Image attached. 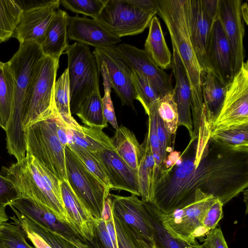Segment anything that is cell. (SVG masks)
Instances as JSON below:
<instances>
[{
    "mask_svg": "<svg viewBox=\"0 0 248 248\" xmlns=\"http://www.w3.org/2000/svg\"><path fill=\"white\" fill-rule=\"evenodd\" d=\"M69 16L59 8L56 12L40 45L44 56L59 59L68 47L67 27Z\"/></svg>",
    "mask_w": 248,
    "mask_h": 248,
    "instance_id": "obj_24",
    "label": "cell"
},
{
    "mask_svg": "<svg viewBox=\"0 0 248 248\" xmlns=\"http://www.w3.org/2000/svg\"><path fill=\"white\" fill-rule=\"evenodd\" d=\"M216 140L236 146H248V125L211 134Z\"/></svg>",
    "mask_w": 248,
    "mask_h": 248,
    "instance_id": "obj_42",
    "label": "cell"
},
{
    "mask_svg": "<svg viewBox=\"0 0 248 248\" xmlns=\"http://www.w3.org/2000/svg\"><path fill=\"white\" fill-rule=\"evenodd\" d=\"M6 206L5 204L0 202V224L5 223L9 220L5 211Z\"/></svg>",
    "mask_w": 248,
    "mask_h": 248,
    "instance_id": "obj_54",
    "label": "cell"
},
{
    "mask_svg": "<svg viewBox=\"0 0 248 248\" xmlns=\"http://www.w3.org/2000/svg\"><path fill=\"white\" fill-rule=\"evenodd\" d=\"M54 113L24 130L26 153L33 155L60 181H67L65 147L57 134Z\"/></svg>",
    "mask_w": 248,
    "mask_h": 248,
    "instance_id": "obj_5",
    "label": "cell"
},
{
    "mask_svg": "<svg viewBox=\"0 0 248 248\" xmlns=\"http://www.w3.org/2000/svg\"><path fill=\"white\" fill-rule=\"evenodd\" d=\"M44 56L39 45L20 44L19 48L7 62L14 79V97L6 129V148L17 161L26 156L23 120L35 74L40 60Z\"/></svg>",
    "mask_w": 248,
    "mask_h": 248,
    "instance_id": "obj_2",
    "label": "cell"
},
{
    "mask_svg": "<svg viewBox=\"0 0 248 248\" xmlns=\"http://www.w3.org/2000/svg\"><path fill=\"white\" fill-rule=\"evenodd\" d=\"M157 112L168 131L175 137L178 127V113L173 90L159 99Z\"/></svg>",
    "mask_w": 248,
    "mask_h": 248,
    "instance_id": "obj_37",
    "label": "cell"
},
{
    "mask_svg": "<svg viewBox=\"0 0 248 248\" xmlns=\"http://www.w3.org/2000/svg\"><path fill=\"white\" fill-rule=\"evenodd\" d=\"M59 59L44 56L40 61L29 94L23 129L55 111L54 88Z\"/></svg>",
    "mask_w": 248,
    "mask_h": 248,
    "instance_id": "obj_8",
    "label": "cell"
},
{
    "mask_svg": "<svg viewBox=\"0 0 248 248\" xmlns=\"http://www.w3.org/2000/svg\"><path fill=\"white\" fill-rule=\"evenodd\" d=\"M144 202L146 216L153 228L156 245L160 248H191L186 242L173 236L167 231L162 223L159 211L151 203Z\"/></svg>",
    "mask_w": 248,
    "mask_h": 248,
    "instance_id": "obj_30",
    "label": "cell"
},
{
    "mask_svg": "<svg viewBox=\"0 0 248 248\" xmlns=\"http://www.w3.org/2000/svg\"><path fill=\"white\" fill-rule=\"evenodd\" d=\"M23 11L14 0H0V43L13 37Z\"/></svg>",
    "mask_w": 248,
    "mask_h": 248,
    "instance_id": "obj_33",
    "label": "cell"
},
{
    "mask_svg": "<svg viewBox=\"0 0 248 248\" xmlns=\"http://www.w3.org/2000/svg\"><path fill=\"white\" fill-rule=\"evenodd\" d=\"M66 125L68 144H76L91 153L114 149L111 138L102 129L81 126L78 122Z\"/></svg>",
    "mask_w": 248,
    "mask_h": 248,
    "instance_id": "obj_25",
    "label": "cell"
},
{
    "mask_svg": "<svg viewBox=\"0 0 248 248\" xmlns=\"http://www.w3.org/2000/svg\"><path fill=\"white\" fill-rule=\"evenodd\" d=\"M16 190L12 183L5 176L0 174V202L5 204L16 199Z\"/></svg>",
    "mask_w": 248,
    "mask_h": 248,
    "instance_id": "obj_48",
    "label": "cell"
},
{
    "mask_svg": "<svg viewBox=\"0 0 248 248\" xmlns=\"http://www.w3.org/2000/svg\"><path fill=\"white\" fill-rule=\"evenodd\" d=\"M216 199L197 190L195 200L192 202L169 214L159 212L162 223L173 236L190 246L196 245L198 244L197 239L204 237L209 232L203 226L202 219Z\"/></svg>",
    "mask_w": 248,
    "mask_h": 248,
    "instance_id": "obj_7",
    "label": "cell"
},
{
    "mask_svg": "<svg viewBox=\"0 0 248 248\" xmlns=\"http://www.w3.org/2000/svg\"><path fill=\"white\" fill-rule=\"evenodd\" d=\"M131 80L136 94V99L142 105L148 114L152 105L161 96L159 91L151 81L144 76L132 71Z\"/></svg>",
    "mask_w": 248,
    "mask_h": 248,
    "instance_id": "obj_36",
    "label": "cell"
},
{
    "mask_svg": "<svg viewBox=\"0 0 248 248\" xmlns=\"http://www.w3.org/2000/svg\"><path fill=\"white\" fill-rule=\"evenodd\" d=\"M202 117L196 135L173 164L157 178L151 203L169 214L195 200L201 190L224 205L248 186V146H236L211 136Z\"/></svg>",
    "mask_w": 248,
    "mask_h": 248,
    "instance_id": "obj_1",
    "label": "cell"
},
{
    "mask_svg": "<svg viewBox=\"0 0 248 248\" xmlns=\"http://www.w3.org/2000/svg\"><path fill=\"white\" fill-rule=\"evenodd\" d=\"M3 175L13 185L16 199L34 202L52 213L71 229L61 193V181L33 155L26 153L20 161L2 168Z\"/></svg>",
    "mask_w": 248,
    "mask_h": 248,
    "instance_id": "obj_3",
    "label": "cell"
},
{
    "mask_svg": "<svg viewBox=\"0 0 248 248\" xmlns=\"http://www.w3.org/2000/svg\"><path fill=\"white\" fill-rule=\"evenodd\" d=\"M191 248H211L210 247H208V246L203 244L202 245L197 244L195 246H190Z\"/></svg>",
    "mask_w": 248,
    "mask_h": 248,
    "instance_id": "obj_57",
    "label": "cell"
},
{
    "mask_svg": "<svg viewBox=\"0 0 248 248\" xmlns=\"http://www.w3.org/2000/svg\"><path fill=\"white\" fill-rule=\"evenodd\" d=\"M105 222L107 230L112 242L114 248H119L112 213L110 218L105 221Z\"/></svg>",
    "mask_w": 248,
    "mask_h": 248,
    "instance_id": "obj_52",
    "label": "cell"
},
{
    "mask_svg": "<svg viewBox=\"0 0 248 248\" xmlns=\"http://www.w3.org/2000/svg\"><path fill=\"white\" fill-rule=\"evenodd\" d=\"M241 0H219L218 19L229 43L233 74L244 62V27L241 12Z\"/></svg>",
    "mask_w": 248,
    "mask_h": 248,
    "instance_id": "obj_14",
    "label": "cell"
},
{
    "mask_svg": "<svg viewBox=\"0 0 248 248\" xmlns=\"http://www.w3.org/2000/svg\"><path fill=\"white\" fill-rule=\"evenodd\" d=\"M158 100L152 105L147 114L148 116L147 131L152 152L155 163V183L160 172L163 169L161 150L156 130Z\"/></svg>",
    "mask_w": 248,
    "mask_h": 248,
    "instance_id": "obj_38",
    "label": "cell"
},
{
    "mask_svg": "<svg viewBox=\"0 0 248 248\" xmlns=\"http://www.w3.org/2000/svg\"><path fill=\"white\" fill-rule=\"evenodd\" d=\"M94 154L105 170L110 189L125 190L140 196L138 173L114 149H105Z\"/></svg>",
    "mask_w": 248,
    "mask_h": 248,
    "instance_id": "obj_17",
    "label": "cell"
},
{
    "mask_svg": "<svg viewBox=\"0 0 248 248\" xmlns=\"http://www.w3.org/2000/svg\"><path fill=\"white\" fill-rule=\"evenodd\" d=\"M76 114L86 125L103 129L108 126L105 118L100 90L93 93L81 104Z\"/></svg>",
    "mask_w": 248,
    "mask_h": 248,
    "instance_id": "obj_31",
    "label": "cell"
},
{
    "mask_svg": "<svg viewBox=\"0 0 248 248\" xmlns=\"http://www.w3.org/2000/svg\"><path fill=\"white\" fill-rule=\"evenodd\" d=\"M151 248H160L159 246L156 245L155 243L151 244Z\"/></svg>",
    "mask_w": 248,
    "mask_h": 248,
    "instance_id": "obj_58",
    "label": "cell"
},
{
    "mask_svg": "<svg viewBox=\"0 0 248 248\" xmlns=\"http://www.w3.org/2000/svg\"><path fill=\"white\" fill-rule=\"evenodd\" d=\"M111 209L127 224L138 232L150 245L155 243L153 228L146 216L144 202L137 196H123L112 194Z\"/></svg>",
    "mask_w": 248,
    "mask_h": 248,
    "instance_id": "obj_19",
    "label": "cell"
},
{
    "mask_svg": "<svg viewBox=\"0 0 248 248\" xmlns=\"http://www.w3.org/2000/svg\"><path fill=\"white\" fill-rule=\"evenodd\" d=\"M126 1L147 13L155 16L157 14V0H126Z\"/></svg>",
    "mask_w": 248,
    "mask_h": 248,
    "instance_id": "obj_51",
    "label": "cell"
},
{
    "mask_svg": "<svg viewBox=\"0 0 248 248\" xmlns=\"http://www.w3.org/2000/svg\"><path fill=\"white\" fill-rule=\"evenodd\" d=\"M205 236L203 244L211 248H229L220 228L210 230Z\"/></svg>",
    "mask_w": 248,
    "mask_h": 248,
    "instance_id": "obj_49",
    "label": "cell"
},
{
    "mask_svg": "<svg viewBox=\"0 0 248 248\" xmlns=\"http://www.w3.org/2000/svg\"><path fill=\"white\" fill-rule=\"evenodd\" d=\"M111 217V200L108 196L106 199L101 214V219L106 221Z\"/></svg>",
    "mask_w": 248,
    "mask_h": 248,
    "instance_id": "obj_53",
    "label": "cell"
},
{
    "mask_svg": "<svg viewBox=\"0 0 248 248\" xmlns=\"http://www.w3.org/2000/svg\"><path fill=\"white\" fill-rule=\"evenodd\" d=\"M245 125H248V61L227 86L221 109L212 123L211 134Z\"/></svg>",
    "mask_w": 248,
    "mask_h": 248,
    "instance_id": "obj_10",
    "label": "cell"
},
{
    "mask_svg": "<svg viewBox=\"0 0 248 248\" xmlns=\"http://www.w3.org/2000/svg\"><path fill=\"white\" fill-rule=\"evenodd\" d=\"M189 33L202 75L209 70L207 53L214 22L204 14L201 0H188Z\"/></svg>",
    "mask_w": 248,
    "mask_h": 248,
    "instance_id": "obj_20",
    "label": "cell"
},
{
    "mask_svg": "<svg viewBox=\"0 0 248 248\" xmlns=\"http://www.w3.org/2000/svg\"><path fill=\"white\" fill-rule=\"evenodd\" d=\"M11 218L13 222L17 224L23 229L26 237L31 241L35 248H52L40 235L34 232L14 215Z\"/></svg>",
    "mask_w": 248,
    "mask_h": 248,
    "instance_id": "obj_47",
    "label": "cell"
},
{
    "mask_svg": "<svg viewBox=\"0 0 248 248\" xmlns=\"http://www.w3.org/2000/svg\"><path fill=\"white\" fill-rule=\"evenodd\" d=\"M207 59L209 70L228 86L234 76L231 50L218 18L212 26Z\"/></svg>",
    "mask_w": 248,
    "mask_h": 248,
    "instance_id": "obj_16",
    "label": "cell"
},
{
    "mask_svg": "<svg viewBox=\"0 0 248 248\" xmlns=\"http://www.w3.org/2000/svg\"><path fill=\"white\" fill-rule=\"evenodd\" d=\"M171 68L176 83L173 89L177 104L179 126L185 127L190 138L193 136V125L191 114V91L186 73L175 46L172 44Z\"/></svg>",
    "mask_w": 248,
    "mask_h": 248,
    "instance_id": "obj_21",
    "label": "cell"
},
{
    "mask_svg": "<svg viewBox=\"0 0 248 248\" xmlns=\"http://www.w3.org/2000/svg\"><path fill=\"white\" fill-rule=\"evenodd\" d=\"M154 16L126 0H107L100 14L93 19L120 38L142 32Z\"/></svg>",
    "mask_w": 248,
    "mask_h": 248,
    "instance_id": "obj_12",
    "label": "cell"
},
{
    "mask_svg": "<svg viewBox=\"0 0 248 248\" xmlns=\"http://www.w3.org/2000/svg\"><path fill=\"white\" fill-rule=\"evenodd\" d=\"M243 192H244V201L246 204V214H247L248 212V189H246Z\"/></svg>",
    "mask_w": 248,
    "mask_h": 248,
    "instance_id": "obj_56",
    "label": "cell"
},
{
    "mask_svg": "<svg viewBox=\"0 0 248 248\" xmlns=\"http://www.w3.org/2000/svg\"><path fill=\"white\" fill-rule=\"evenodd\" d=\"M3 224H0V232L2 227Z\"/></svg>",
    "mask_w": 248,
    "mask_h": 248,
    "instance_id": "obj_59",
    "label": "cell"
},
{
    "mask_svg": "<svg viewBox=\"0 0 248 248\" xmlns=\"http://www.w3.org/2000/svg\"><path fill=\"white\" fill-rule=\"evenodd\" d=\"M93 54L101 74L103 84L114 90L123 106L130 107L134 111L136 94L131 80L132 71L118 52L116 46L95 48Z\"/></svg>",
    "mask_w": 248,
    "mask_h": 248,
    "instance_id": "obj_11",
    "label": "cell"
},
{
    "mask_svg": "<svg viewBox=\"0 0 248 248\" xmlns=\"http://www.w3.org/2000/svg\"><path fill=\"white\" fill-rule=\"evenodd\" d=\"M23 229L14 222L3 224L0 232V248H34L26 241Z\"/></svg>",
    "mask_w": 248,
    "mask_h": 248,
    "instance_id": "obj_39",
    "label": "cell"
},
{
    "mask_svg": "<svg viewBox=\"0 0 248 248\" xmlns=\"http://www.w3.org/2000/svg\"><path fill=\"white\" fill-rule=\"evenodd\" d=\"M68 75L69 82L70 109L76 114L83 100L99 91V71L95 58L85 45L76 42L68 46Z\"/></svg>",
    "mask_w": 248,
    "mask_h": 248,
    "instance_id": "obj_6",
    "label": "cell"
},
{
    "mask_svg": "<svg viewBox=\"0 0 248 248\" xmlns=\"http://www.w3.org/2000/svg\"><path fill=\"white\" fill-rule=\"evenodd\" d=\"M223 205L222 203L217 199L206 212L203 217L202 225L208 231L216 228L222 218Z\"/></svg>",
    "mask_w": 248,
    "mask_h": 248,
    "instance_id": "obj_45",
    "label": "cell"
},
{
    "mask_svg": "<svg viewBox=\"0 0 248 248\" xmlns=\"http://www.w3.org/2000/svg\"><path fill=\"white\" fill-rule=\"evenodd\" d=\"M107 0H61L65 8L77 14L96 18L101 12Z\"/></svg>",
    "mask_w": 248,
    "mask_h": 248,
    "instance_id": "obj_41",
    "label": "cell"
},
{
    "mask_svg": "<svg viewBox=\"0 0 248 248\" xmlns=\"http://www.w3.org/2000/svg\"><path fill=\"white\" fill-rule=\"evenodd\" d=\"M84 164L86 168L108 188L110 190L105 170L94 153L74 144L67 145Z\"/></svg>",
    "mask_w": 248,
    "mask_h": 248,
    "instance_id": "obj_40",
    "label": "cell"
},
{
    "mask_svg": "<svg viewBox=\"0 0 248 248\" xmlns=\"http://www.w3.org/2000/svg\"><path fill=\"white\" fill-rule=\"evenodd\" d=\"M119 248H151V245L112 210Z\"/></svg>",
    "mask_w": 248,
    "mask_h": 248,
    "instance_id": "obj_35",
    "label": "cell"
},
{
    "mask_svg": "<svg viewBox=\"0 0 248 248\" xmlns=\"http://www.w3.org/2000/svg\"><path fill=\"white\" fill-rule=\"evenodd\" d=\"M158 14L163 20L186 73L191 91L193 134L200 127L203 113L202 71L190 41L188 0H157Z\"/></svg>",
    "mask_w": 248,
    "mask_h": 248,
    "instance_id": "obj_4",
    "label": "cell"
},
{
    "mask_svg": "<svg viewBox=\"0 0 248 248\" xmlns=\"http://www.w3.org/2000/svg\"><path fill=\"white\" fill-rule=\"evenodd\" d=\"M116 48L131 70L149 79L161 96L173 90L170 75L157 66L144 49L124 43Z\"/></svg>",
    "mask_w": 248,
    "mask_h": 248,
    "instance_id": "obj_15",
    "label": "cell"
},
{
    "mask_svg": "<svg viewBox=\"0 0 248 248\" xmlns=\"http://www.w3.org/2000/svg\"><path fill=\"white\" fill-rule=\"evenodd\" d=\"M67 31L70 39L95 48L110 47L121 41L94 19L78 15L69 16Z\"/></svg>",
    "mask_w": 248,
    "mask_h": 248,
    "instance_id": "obj_18",
    "label": "cell"
},
{
    "mask_svg": "<svg viewBox=\"0 0 248 248\" xmlns=\"http://www.w3.org/2000/svg\"><path fill=\"white\" fill-rule=\"evenodd\" d=\"M61 4L60 0H43L23 11L13 37L20 44L43 43L47 29Z\"/></svg>",
    "mask_w": 248,
    "mask_h": 248,
    "instance_id": "obj_13",
    "label": "cell"
},
{
    "mask_svg": "<svg viewBox=\"0 0 248 248\" xmlns=\"http://www.w3.org/2000/svg\"><path fill=\"white\" fill-rule=\"evenodd\" d=\"M54 102L57 113L66 124L72 125L77 122L70 112L69 82L67 68L56 81Z\"/></svg>",
    "mask_w": 248,
    "mask_h": 248,
    "instance_id": "obj_34",
    "label": "cell"
},
{
    "mask_svg": "<svg viewBox=\"0 0 248 248\" xmlns=\"http://www.w3.org/2000/svg\"><path fill=\"white\" fill-rule=\"evenodd\" d=\"M202 10L213 22L218 18L219 0H201Z\"/></svg>",
    "mask_w": 248,
    "mask_h": 248,
    "instance_id": "obj_50",
    "label": "cell"
},
{
    "mask_svg": "<svg viewBox=\"0 0 248 248\" xmlns=\"http://www.w3.org/2000/svg\"><path fill=\"white\" fill-rule=\"evenodd\" d=\"M104 95L102 98L103 113L105 118L112 127L117 130L118 125L115 115L113 103L111 98V87L107 84H103Z\"/></svg>",
    "mask_w": 248,
    "mask_h": 248,
    "instance_id": "obj_46",
    "label": "cell"
},
{
    "mask_svg": "<svg viewBox=\"0 0 248 248\" xmlns=\"http://www.w3.org/2000/svg\"><path fill=\"white\" fill-rule=\"evenodd\" d=\"M144 50L155 64L162 70L171 67L172 55L165 41L160 21L155 16L149 26Z\"/></svg>",
    "mask_w": 248,
    "mask_h": 248,
    "instance_id": "obj_28",
    "label": "cell"
},
{
    "mask_svg": "<svg viewBox=\"0 0 248 248\" xmlns=\"http://www.w3.org/2000/svg\"><path fill=\"white\" fill-rule=\"evenodd\" d=\"M155 163L152 152L148 131L140 144L138 177L141 201L151 202L155 185Z\"/></svg>",
    "mask_w": 248,
    "mask_h": 248,
    "instance_id": "obj_27",
    "label": "cell"
},
{
    "mask_svg": "<svg viewBox=\"0 0 248 248\" xmlns=\"http://www.w3.org/2000/svg\"><path fill=\"white\" fill-rule=\"evenodd\" d=\"M14 97V79L7 62L0 65V126L4 130Z\"/></svg>",
    "mask_w": 248,
    "mask_h": 248,
    "instance_id": "obj_32",
    "label": "cell"
},
{
    "mask_svg": "<svg viewBox=\"0 0 248 248\" xmlns=\"http://www.w3.org/2000/svg\"><path fill=\"white\" fill-rule=\"evenodd\" d=\"M62 201L71 223V230L91 246L94 237L95 219L65 180L61 181Z\"/></svg>",
    "mask_w": 248,
    "mask_h": 248,
    "instance_id": "obj_22",
    "label": "cell"
},
{
    "mask_svg": "<svg viewBox=\"0 0 248 248\" xmlns=\"http://www.w3.org/2000/svg\"><path fill=\"white\" fill-rule=\"evenodd\" d=\"M114 151L138 173L140 155V144L135 134L126 127L121 125L111 138Z\"/></svg>",
    "mask_w": 248,
    "mask_h": 248,
    "instance_id": "obj_29",
    "label": "cell"
},
{
    "mask_svg": "<svg viewBox=\"0 0 248 248\" xmlns=\"http://www.w3.org/2000/svg\"><path fill=\"white\" fill-rule=\"evenodd\" d=\"M92 248H114L106 228L105 221L101 218L95 220L94 237Z\"/></svg>",
    "mask_w": 248,
    "mask_h": 248,
    "instance_id": "obj_44",
    "label": "cell"
},
{
    "mask_svg": "<svg viewBox=\"0 0 248 248\" xmlns=\"http://www.w3.org/2000/svg\"><path fill=\"white\" fill-rule=\"evenodd\" d=\"M67 181L78 198L95 220L101 218L110 190L95 177L67 146L65 148Z\"/></svg>",
    "mask_w": 248,
    "mask_h": 248,
    "instance_id": "obj_9",
    "label": "cell"
},
{
    "mask_svg": "<svg viewBox=\"0 0 248 248\" xmlns=\"http://www.w3.org/2000/svg\"><path fill=\"white\" fill-rule=\"evenodd\" d=\"M156 130L157 137L160 145L162 160L163 165L168 155L173 151L175 137L168 131L165 124L159 116L157 117Z\"/></svg>",
    "mask_w": 248,
    "mask_h": 248,
    "instance_id": "obj_43",
    "label": "cell"
},
{
    "mask_svg": "<svg viewBox=\"0 0 248 248\" xmlns=\"http://www.w3.org/2000/svg\"><path fill=\"white\" fill-rule=\"evenodd\" d=\"M248 4L246 2L241 4V12L243 19L246 24H248Z\"/></svg>",
    "mask_w": 248,
    "mask_h": 248,
    "instance_id": "obj_55",
    "label": "cell"
},
{
    "mask_svg": "<svg viewBox=\"0 0 248 248\" xmlns=\"http://www.w3.org/2000/svg\"><path fill=\"white\" fill-rule=\"evenodd\" d=\"M12 210L16 217L40 235L52 248H92L81 236L62 223L52 229L34 220L29 219L15 209Z\"/></svg>",
    "mask_w": 248,
    "mask_h": 248,
    "instance_id": "obj_23",
    "label": "cell"
},
{
    "mask_svg": "<svg viewBox=\"0 0 248 248\" xmlns=\"http://www.w3.org/2000/svg\"><path fill=\"white\" fill-rule=\"evenodd\" d=\"M2 62L0 61V65L1 64Z\"/></svg>",
    "mask_w": 248,
    "mask_h": 248,
    "instance_id": "obj_60",
    "label": "cell"
},
{
    "mask_svg": "<svg viewBox=\"0 0 248 248\" xmlns=\"http://www.w3.org/2000/svg\"><path fill=\"white\" fill-rule=\"evenodd\" d=\"M202 89L204 111L211 125L221 109L227 86L209 70L202 76Z\"/></svg>",
    "mask_w": 248,
    "mask_h": 248,
    "instance_id": "obj_26",
    "label": "cell"
}]
</instances>
